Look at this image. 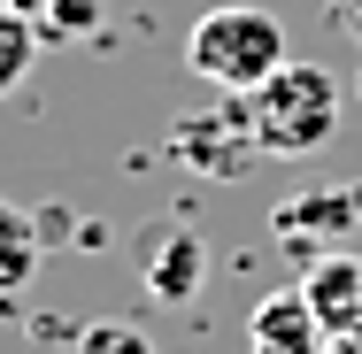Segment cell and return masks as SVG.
Segmentation results:
<instances>
[{"label":"cell","instance_id":"1","mask_svg":"<svg viewBox=\"0 0 362 354\" xmlns=\"http://www.w3.org/2000/svg\"><path fill=\"white\" fill-rule=\"evenodd\" d=\"M339 108H347V93H339V77L324 70V62H278V70L262 77L255 93H247V124H255V146L262 154H324L332 131H339Z\"/></svg>","mask_w":362,"mask_h":354},{"label":"cell","instance_id":"2","mask_svg":"<svg viewBox=\"0 0 362 354\" xmlns=\"http://www.w3.org/2000/svg\"><path fill=\"white\" fill-rule=\"evenodd\" d=\"M286 62V23L270 8H209L193 31H185V70L216 93H255L262 77Z\"/></svg>","mask_w":362,"mask_h":354},{"label":"cell","instance_id":"3","mask_svg":"<svg viewBox=\"0 0 362 354\" xmlns=\"http://www.w3.org/2000/svg\"><path fill=\"white\" fill-rule=\"evenodd\" d=\"M255 124H247V93H231L216 108H201V116H177L170 124V162H185L193 177H209V185H239L247 170H255Z\"/></svg>","mask_w":362,"mask_h":354},{"label":"cell","instance_id":"4","mask_svg":"<svg viewBox=\"0 0 362 354\" xmlns=\"http://www.w3.org/2000/svg\"><path fill=\"white\" fill-rule=\"evenodd\" d=\"M362 223V185H300L286 193L278 208H270V239L286 247V254H332L347 231Z\"/></svg>","mask_w":362,"mask_h":354},{"label":"cell","instance_id":"5","mask_svg":"<svg viewBox=\"0 0 362 354\" xmlns=\"http://www.w3.org/2000/svg\"><path fill=\"white\" fill-rule=\"evenodd\" d=\"M139 285L154 308H177V300H193L201 285H209V239H201V223H185V216H170V223H154L139 247Z\"/></svg>","mask_w":362,"mask_h":354},{"label":"cell","instance_id":"6","mask_svg":"<svg viewBox=\"0 0 362 354\" xmlns=\"http://www.w3.org/2000/svg\"><path fill=\"white\" fill-rule=\"evenodd\" d=\"M300 293H308L324 339L347 347V354H362V254H316L308 278H300Z\"/></svg>","mask_w":362,"mask_h":354},{"label":"cell","instance_id":"7","mask_svg":"<svg viewBox=\"0 0 362 354\" xmlns=\"http://www.w3.org/2000/svg\"><path fill=\"white\" fill-rule=\"evenodd\" d=\"M247 354H332L300 285H278V293H262L247 308Z\"/></svg>","mask_w":362,"mask_h":354},{"label":"cell","instance_id":"8","mask_svg":"<svg viewBox=\"0 0 362 354\" xmlns=\"http://www.w3.org/2000/svg\"><path fill=\"white\" fill-rule=\"evenodd\" d=\"M39 254H47V239H39V216L16 208V201H0V300H16L23 285L39 278Z\"/></svg>","mask_w":362,"mask_h":354},{"label":"cell","instance_id":"9","mask_svg":"<svg viewBox=\"0 0 362 354\" xmlns=\"http://www.w3.org/2000/svg\"><path fill=\"white\" fill-rule=\"evenodd\" d=\"M39 54H47V39H39V16H8V8H0V100H8L23 77L39 70Z\"/></svg>","mask_w":362,"mask_h":354},{"label":"cell","instance_id":"10","mask_svg":"<svg viewBox=\"0 0 362 354\" xmlns=\"http://www.w3.org/2000/svg\"><path fill=\"white\" fill-rule=\"evenodd\" d=\"M100 23H108V0H47V8H39V39H47V47L93 39Z\"/></svg>","mask_w":362,"mask_h":354},{"label":"cell","instance_id":"11","mask_svg":"<svg viewBox=\"0 0 362 354\" xmlns=\"http://www.w3.org/2000/svg\"><path fill=\"white\" fill-rule=\"evenodd\" d=\"M77 354H154V339H146L139 324H85L77 331Z\"/></svg>","mask_w":362,"mask_h":354},{"label":"cell","instance_id":"12","mask_svg":"<svg viewBox=\"0 0 362 354\" xmlns=\"http://www.w3.org/2000/svg\"><path fill=\"white\" fill-rule=\"evenodd\" d=\"M31 216H39V239H47V247L77 239V216H70V208H31Z\"/></svg>","mask_w":362,"mask_h":354},{"label":"cell","instance_id":"13","mask_svg":"<svg viewBox=\"0 0 362 354\" xmlns=\"http://www.w3.org/2000/svg\"><path fill=\"white\" fill-rule=\"evenodd\" d=\"M324 16H332V31H339V39H355V47H362V0H332Z\"/></svg>","mask_w":362,"mask_h":354},{"label":"cell","instance_id":"14","mask_svg":"<svg viewBox=\"0 0 362 354\" xmlns=\"http://www.w3.org/2000/svg\"><path fill=\"white\" fill-rule=\"evenodd\" d=\"M0 8H8V16H39L47 0H0Z\"/></svg>","mask_w":362,"mask_h":354},{"label":"cell","instance_id":"15","mask_svg":"<svg viewBox=\"0 0 362 354\" xmlns=\"http://www.w3.org/2000/svg\"><path fill=\"white\" fill-rule=\"evenodd\" d=\"M355 100H362V70H355Z\"/></svg>","mask_w":362,"mask_h":354},{"label":"cell","instance_id":"16","mask_svg":"<svg viewBox=\"0 0 362 354\" xmlns=\"http://www.w3.org/2000/svg\"><path fill=\"white\" fill-rule=\"evenodd\" d=\"M47 354H77V347H47Z\"/></svg>","mask_w":362,"mask_h":354},{"label":"cell","instance_id":"17","mask_svg":"<svg viewBox=\"0 0 362 354\" xmlns=\"http://www.w3.org/2000/svg\"><path fill=\"white\" fill-rule=\"evenodd\" d=\"M332 354H347V347H332Z\"/></svg>","mask_w":362,"mask_h":354}]
</instances>
